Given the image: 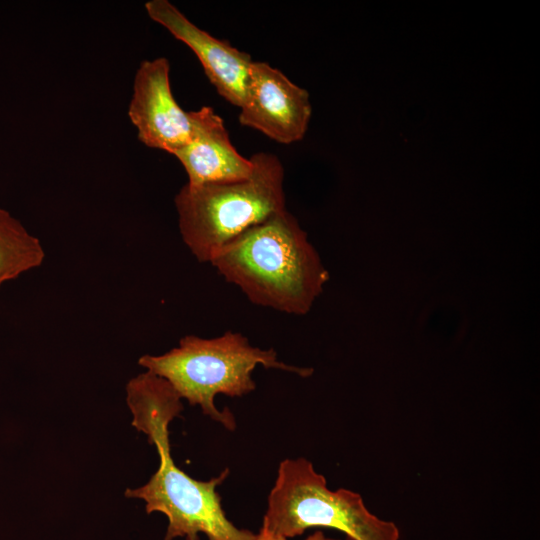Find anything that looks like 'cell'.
Instances as JSON below:
<instances>
[{"mask_svg":"<svg viewBox=\"0 0 540 540\" xmlns=\"http://www.w3.org/2000/svg\"><path fill=\"white\" fill-rule=\"evenodd\" d=\"M127 404L132 425L145 433L159 455V467L149 481L128 488L125 496L145 502L148 514L159 512L168 519L165 540H255L256 533L236 527L226 516L216 488L229 475V469L208 481L190 477L177 467L170 451L169 424L183 410L181 397L164 378L144 372L127 386Z\"/></svg>","mask_w":540,"mask_h":540,"instance_id":"obj_1","label":"cell"},{"mask_svg":"<svg viewBox=\"0 0 540 540\" xmlns=\"http://www.w3.org/2000/svg\"><path fill=\"white\" fill-rule=\"evenodd\" d=\"M209 263L258 306L307 314L329 273L307 233L286 209L217 249Z\"/></svg>","mask_w":540,"mask_h":540,"instance_id":"obj_2","label":"cell"},{"mask_svg":"<svg viewBox=\"0 0 540 540\" xmlns=\"http://www.w3.org/2000/svg\"><path fill=\"white\" fill-rule=\"evenodd\" d=\"M138 363L167 380L181 399L198 405L204 415L229 431L236 428L233 413L228 408L219 410L214 399L218 394L242 397L254 391L256 366L301 377L312 374V369L286 364L273 348L254 347L246 336L233 331L215 338L186 335L177 347L162 355H143Z\"/></svg>","mask_w":540,"mask_h":540,"instance_id":"obj_3","label":"cell"},{"mask_svg":"<svg viewBox=\"0 0 540 540\" xmlns=\"http://www.w3.org/2000/svg\"><path fill=\"white\" fill-rule=\"evenodd\" d=\"M250 158L254 168L248 178L186 183L174 198L181 238L199 262L209 263L224 244L287 209L280 159L267 152Z\"/></svg>","mask_w":540,"mask_h":540,"instance_id":"obj_4","label":"cell"},{"mask_svg":"<svg viewBox=\"0 0 540 540\" xmlns=\"http://www.w3.org/2000/svg\"><path fill=\"white\" fill-rule=\"evenodd\" d=\"M262 526L290 540L312 528L338 530L348 540H400L394 522L371 513L359 493L330 490L303 457L280 462Z\"/></svg>","mask_w":540,"mask_h":540,"instance_id":"obj_5","label":"cell"},{"mask_svg":"<svg viewBox=\"0 0 540 540\" xmlns=\"http://www.w3.org/2000/svg\"><path fill=\"white\" fill-rule=\"evenodd\" d=\"M239 109L241 125L282 144L303 139L312 113L307 90L267 62L255 60L249 67Z\"/></svg>","mask_w":540,"mask_h":540,"instance_id":"obj_6","label":"cell"},{"mask_svg":"<svg viewBox=\"0 0 540 540\" xmlns=\"http://www.w3.org/2000/svg\"><path fill=\"white\" fill-rule=\"evenodd\" d=\"M169 76L167 58L141 62L134 78L128 115L143 144L174 154L189 142L191 122L188 112L173 96Z\"/></svg>","mask_w":540,"mask_h":540,"instance_id":"obj_7","label":"cell"},{"mask_svg":"<svg viewBox=\"0 0 540 540\" xmlns=\"http://www.w3.org/2000/svg\"><path fill=\"white\" fill-rule=\"evenodd\" d=\"M145 9L153 21L194 52L218 94L239 108L253 61L251 56L196 26L168 0H150Z\"/></svg>","mask_w":540,"mask_h":540,"instance_id":"obj_8","label":"cell"},{"mask_svg":"<svg viewBox=\"0 0 540 540\" xmlns=\"http://www.w3.org/2000/svg\"><path fill=\"white\" fill-rule=\"evenodd\" d=\"M188 114L190 140L173 154L186 171L187 183L200 185L248 178L253 172V162L233 146L224 120L213 108L203 106Z\"/></svg>","mask_w":540,"mask_h":540,"instance_id":"obj_9","label":"cell"},{"mask_svg":"<svg viewBox=\"0 0 540 540\" xmlns=\"http://www.w3.org/2000/svg\"><path fill=\"white\" fill-rule=\"evenodd\" d=\"M44 258L40 240L0 207V288L5 282L39 267Z\"/></svg>","mask_w":540,"mask_h":540,"instance_id":"obj_10","label":"cell"},{"mask_svg":"<svg viewBox=\"0 0 540 540\" xmlns=\"http://www.w3.org/2000/svg\"><path fill=\"white\" fill-rule=\"evenodd\" d=\"M255 540H290L279 534L269 531L267 528L261 525L258 533H256ZM305 540H339L327 537L323 531L317 530L309 535Z\"/></svg>","mask_w":540,"mask_h":540,"instance_id":"obj_11","label":"cell"}]
</instances>
